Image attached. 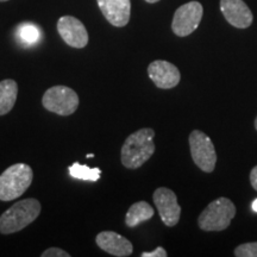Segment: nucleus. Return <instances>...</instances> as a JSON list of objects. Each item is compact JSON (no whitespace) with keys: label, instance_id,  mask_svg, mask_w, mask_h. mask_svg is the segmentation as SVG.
Returning a JSON list of instances; mask_svg holds the SVG:
<instances>
[{"label":"nucleus","instance_id":"nucleus-1","mask_svg":"<svg viewBox=\"0 0 257 257\" xmlns=\"http://www.w3.org/2000/svg\"><path fill=\"white\" fill-rule=\"evenodd\" d=\"M155 131L150 127H143L131 134L121 147L120 160L124 167L137 169L142 167L155 153L154 144Z\"/></svg>","mask_w":257,"mask_h":257},{"label":"nucleus","instance_id":"nucleus-2","mask_svg":"<svg viewBox=\"0 0 257 257\" xmlns=\"http://www.w3.org/2000/svg\"><path fill=\"white\" fill-rule=\"evenodd\" d=\"M41 204L37 199H23L12 205L0 216V233L10 234L23 230L36 220L41 213Z\"/></svg>","mask_w":257,"mask_h":257},{"label":"nucleus","instance_id":"nucleus-3","mask_svg":"<svg viewBox=\"0 0 257 257\" xmlns=\"http://www.w3.org/2000/svg\"><path fill=\"white\" fill-rule=\"evenodd\" d=\"M34 172L31 167L24 163H17L9 167L0 175V200L11 201L23 195L30 187Z\"/></svg>","mask_w":257,"mask_h":257},{"label":"nucleus","instance_id":"nucleus-4","mask_svg":"<svg viewBox=\"0 0 257 257\" xmlns=\"http://www.w3.org/2000/svg\"><path fill=\"white\" fill-rule=\"evenodd\" d=\"M236 216V207L227 198H218L207 205L198 218L199 227L204 231H223L229 227Z\"/></svg>","mask_w":257,"mask_h":257},{"label":"nucleus","instance_id":"nucleus-5","mask_svg":"<svg viewBox=\"0 0 257 257\" xmlns=\"http://www.w3.org/2000/svg\"><path fill=\"white\" fill-rule=\"evenodd\" d=\"M42 104L46 110L59 115H70L78 110L79 95L67 86H54L44 93Z\"/></svg>","mask_w":257,"mask_h":257},{"label":"nucleus","instance_id":"nucleus-6","mask_svg":"<svg viewBox=\"0 0 257 257\" xmlns=\"http://www.w3.org/2000/svg\"><path fill=\"white\" fill-rule=\"evenodd\" d=\"M189 149L194 163L205 173H212L216 168L217 153L211 138L200 130L189 135Z\"/></svg>","mask_w":257,"mask_h":257},{"label":"nucleus","instance_id":"nucleus-7","mask_svg":"<svg viewBox=\"0 0 257 257\" xmlns=\"http://www.w3.org/2000/svg\"><path fill=\"white\" fill-rule=\"evenodd\" d=\"M204 9L198 2H189L181 5L175 11L174 18L172 22V30L176 36L186 37L197 30L200 24Z\"/></svg>","mask_w":257,"mask_h":257},{"label":"nucleus","instance_id":"nucleus-8","mask_svg":"<svg viewBox=\"0 0 257 257\" xmlns=\"http://www.w3.org/2000/svg\"><path fill=\"white\" fill-rule=\"evenodd\" d=\"M153 199L163 224L167 226H175L181 216V207L175 193L169 188L160 187L154 192Z\"/></svg>","mask_w":257,"mask_h":257},{"label":"nucleus","instance_id":"nucleus-9","mask_svg":"<svg viewBox=\"0 0 257 257\" xmlns=\"http://www.w3.org/2000/svg\"><path fill=\"white\" fill-rule=\"evenodd\" d=\"M57 31L69 47L81 49L88 43V32L85 25L73 16H63L57 22Z\"/></svg>","mask_w":257,"mask_h":257},{"label":"nucleus","instance_id":"nucleus-10","mask_svg":"<svg viewBox=\"0 0 257 257\" xmlns=\"http://www.w3.org/2000/svg\"><path fill=\"white\" fill-rule=\"evenodd\" d=\"M148 75L156 87L161 89L174 88L181 79L178 67L163 60H156L150 63L148 67Z\"/></svg>","mask_w":257,"mask_h":257},{"label":"nucleus","instance_id":"nucleus-11","mask_svg":"<svg viewBox=\"0 0 257 257\" xmlns=\"http://www.w3.org/2000/svg\"><path fill=\"white\" fill-rule=\"evenodd\" d=\"M220 11L234 28L246 29L252 24V12L243 0H220Z\"/></svg>","mask_w":257,"mask_h":257},{"label":"nucleus","instance_id":"nucleus-12","mask_svg":"<svg viewBox=\"0 0 257 257\" xmlns=\"http://www.w3.org/2000/svg\"><path fill=\"white\" fill-rule=\"evenodd\" d=\"M101 14L113 27L127 25L131 15L130 0H96Z\"/></svg>","mask_w":257,"mask_h":257},{"label":"nucleus","instance_id":"nucleus-13","mask_svg":"<svg viewBox=\"0 0 257 257\" xmlns=\"http://www.w3.org/2000/svg\"><path fill=\"white\" fill-rule=\"evenodd\" d=\"M95 243L105 252L117 257H126L134 252L133 243L114 231H102L98 233Z\"/></svg>","mask_w":257,"mask_h":257},{"label":"nucleus","instance_id":"nucleus-14","mask_svg":"<svg viewBox=\"0 0 257 257\" xmlns=\"http://www.w3.org/2000/svg\"><path fill=\"white\" fill-rule=\"evenodd\" d=\"M154 214H155V212H154L152 205L148 204L147 201H137L131 205L126 212L125 224L128 227H135L144 223V221L152 219Z\"/></svg>","mask_w":257,"mask_h":257},{"label":"nucleus","instance_id":"nucleus-15","mask_svg":"<svg viewBox=\"0 0 257 257\" xmlns=\"http://www.w3.org/2000/svg\"><path fill=\"white\" fill-rule=\"evenodd\" d=\"M18 95V85L15 80L0 81V115L8 114L14 108Z\"/></svg>","mask_w":257,"mask_h":257},{"label":"nucleus","instance_id":"nucleus-16","mask_svg":"<svg viewBox=\"0 0 257 257\" xmlns=\"http://www.w3.org/2000/svg\"><path fill=\"white\" fill-rule=\"evenodd\" d=\"M68 172L72 178L83 180V181L95 182L100 179L101 170L99 168H89L88 166L80 165L79 162L73 163L68 168Z\"/></svg>","mask_w":257,"mask_h":257},{"label":"nucleus","instance_id":"nucleus-17","mask_svg":"<svg viewBox=\"0 0 257 257\" xmlns=\"http://www.w3.org/2000/svg\"><path fill=\"white\" fill-rule=\"evenodd\" d=\"M18 36L24 43L34 44L40 40V29L31 23H24L19 25Z\"/></svg>","mask_w":257,"mask_h":257},{"label":"nucleus","instance_id":"nucleus-18","mask_svg":"<svg viewBox=\"0 0 257 257\" xmlns=\"http://www.w3.org/2000/svg\"><path fill=\"white\" fill-rule=\"evenodd\" d=\"M234 256L237 257H257V242L244 243L234 249Z\"/></svg>","mask_w":257,"mask_h":257},{"label":"nucleus","instance_id":"nucleus-19","mask_svg":"<svg viewBox=\"0 0 257 257\" xmlns=\"http://www.w3.org/2000/svg\"><path fill=\"white\" fill-rule=\"evenodd\" d=\"M42 257H70V253H68L64 250L60 248H49L46 251L42 252Z\"/></svg>","mask_w":257,"mask_h":257},{"label":"nucleus","instance_id":"nucleus-20","mask_svg":"<svg viewBox=\"0 0 257 257\" xmlns=\"http://www.w3.org/2000/svg\"><path fill=\"white\" fill-rule=\"evenodd\" d=\"M166 249L162 248V246H157V248L154 250V251H149V252H142V257H167Z\"/></svg>","mask_w":257,"mask_h":257},{"label":"nucleus","instance_id":"nucleus-21","mask_svg":"<svg viewBox=\"0 0 257 257\" xmlns=\"http://www.w3.org/2000/svg\"><path fill=\"white\" fill-rule=\"evenodd\" d=\"M250 182H251L252 188L257 191V166L253 167L250 172Z\"/></svg>","mask_w":257,"mask_h":257},{"label":"nucleus","instance_id":"nucleus-22","mask_svg":"<svg viewBox=\"0 0 257 257\" xmlns=\"http://www.w3.org/2000/svg\"><path fill=\"white\" fill-rule=\"evenodd\" d=\"M252 210L257 212V199L256 200H253V202H252Z\"/></svg>","mask_w":257,"mask_h":257},{"label":"nucleus","instance_id":"nucleus-23","mask_svg":"<svg viewBox=\"0 0 257 257\" xmlns=\"http://www.w3.org/2000/svg\"><path fill=\"white\" fill-rule=\"evenodd\" d=\"M144 2L149 3V4H155V3H159L160 0H144Z\"/></svg>","mask_w":257,"mask_h":257},{"label":"nucleus","instance_id":"nucleus-24","mask_svg":"<svg viewBox=\"0 0 257 257\" xmlns=\"http://www.w3.org/2000/svg\"><path fill=\"white\" fill-rule=\"evenodd\" d=\"M92 157H94V154H88L87 159H92Z\"/></svg>","mask_w":257,"mask_h":257},{"label":"nucleus","instance_id":"nucleus-25","mask_svg":"<svg viewBox=\"0 0 257 257\" xmlns=\"http://www.w3.org/2000/svg\"><path fill=\"white\" fill-rule=\"evenodd\" d=\"M255 128L257 130V117H256V119H255Z\"/></svg>","mask_w":257,"mask_h":257},{"label":"nucleus","instance_id":"nucleus-26","mask_svg":"<svg viewBox=\"0 0 257 257\" xmlns=\"http://www.w3.org/2000/svg\"><path fill=\"white\" fill-rule=\"evenodd\" d=\"M4 2H9V0H0V3H4Z\"/></svg>","mask_w":257,"mask_h":257}]
</instances>
